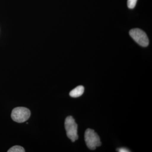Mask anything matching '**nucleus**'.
<instances>
[{
    "mask_svg": "<svg viewBox=\"0 0 152 152\" xmlns=\"http://www.w3.org/2000/svg\"><path fill=\"white\" fill-rule=\"evenodd\" d=\"M84 92V88L83 86H78L72 90L70 92L69 95L72 97L77 98L80 96Z\"/></svg>",
    "mask_w": 152,
    "mask_h": 152,
    "instance_id": "5",
    "label": "nucleus"
},
{
    "mask_svg": "<svg viewBox=\"0 0 152 152\" xmlns=\"http://www.w3.org/2000/svg\"><path fill=\"white\" fill-rule=\"evenodd\" d=\"M85 140L87 147L91 150L96 149V147L102 145L99 137L94 130L91 129H87L85 132Z\"/></svg>",
    "mask_w": 152,
    "mask_h": 152,
    "instance_id": "1",
    "label": "nucleus"
},
{
    "mask_svg": "<svg viewBox=\"0 0 152 152\" xmlns=\"http://www.w3.org/2000/svg\"><path fill=\"white\" fill-rule=\"evenodd\" d=\"M31 116V112L28 108L18 107L13 110L11 117L14 121L19 123L25 122Z\"/></svg>",
    "mask_w": 152,
    "mask_h": 152,
    "instance_id": "3",
    "label": "nucleus"
},
{
    "mask_svg": "<svg viewBox=\"0 0 152 152\" xmlns=\"http://www.w3.org/2000/svg\"><path fill=\"white\" fill-rule=\"evenodd\" d=\"M117 151L119 152H131L130 150L125 148H119L117 149Z\"/></svg>",
    "mask_w": 152,
    "mask_h": 152,
    "instance_id": "8",
    "label": "nucleus"
},
{
    "mask_svg": "<svg viewBox=\"0 0 152 152\" xmlns=\"http://www.w3.org/2000/svg\"><path fill=\"white\" fill-rule=\"evenodd\" d=\"M130 36L137 43L143 47L148 46L149 41L146 34L139 28H134L129 31Z\"/></svg>",
    "mask_w": 152,
    "mask_h": 152,
    "instance_id": "4",
    "label": "nucleus"
},
{
    "mask_svg": "<svg viewBox=\"0 0 152 152\" xmlns=\"http://www.w3.org/2000/svg\"><path fill=\"white\" fill-rule=\"evenodd\" d=\"M137 0H128L127 5L129 8L134 9L135 7Z\"/></svg>",
    "mask_w": 152,
    "mask_h": 152,
    "instance_id": "7",
    "label": "nucleus"
},
{
    "mask_svg": "<svg viewBox=\"0 0 152 152\" xmlns=\"http://www.w3.org/2000/svg\"><path fill=\"white\" fill-rule=\"evenodd\" d=\"M65 128L68 137L70 139L72 142L75 141L78 139L77 125L72 117L68 116L66 118L65 121Z\"/></svg>",
    "mask_w": 152,
    "mask_h": 152,
    "instance_id": "2",
    "label": "nucleus"
},
{
    "mask_svg": "<svg viewBox=\"0 0 152 152\" xmlns=\"http://www.w3.org/2000/svg\"><path fill=\"white\" fill-rule=\"evenodd\" d=\"M8 152H24L25 149L23 147L20 146H15L11 148L8 151Z\"/></svg>",
    "mask_w": 152,
    "mask_h": 152,
    "instance_id": "6",
    "label": "nucleus"
}]
</instances>
